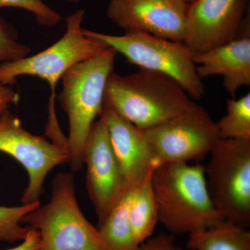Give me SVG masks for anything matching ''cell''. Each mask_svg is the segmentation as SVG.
<instances>
[{
  "instance_id": "cell-1",
  "label": "cell",
  "mask_w": 250,
  "mask_h": 250,
  "mask_svg": "<svg viewBox=\"0 0 250 250\" xmlns=\"http://www.w3.org/2000/svg\"><path fill=\"white\" fill-rule=\"evenodd\" d=\"M151 185L159 223L174 236L189 235L224 220L210 198L201 164H161L153 171Z\"/></svg>"
},
{
  "instance_id": "cell-2",
  "label": "cell",
  "mask_w": 250,
  "mask_h": 250,
  "mask_svg": "<svg viewBox=\"0 0 250 250\" xmlns=\"http://www.w3.org/2000/svg\"><path fill=\"white\" fill-rule=\"evenodd\" d=\"M192 102L174 79L140 68L128 75L112 72L105 88L103 106L146 129L178 116Z\"/></svg>"
},
{
  "instance_id": "cell-3",
  "label": "cell",
  "mask_w": 250,
  "mask_h": 250,
  "mask_svg": "<svg viewBox=\"0 0 250 250\" xmlns=\"http://www.w3.org/2000/svg\"><path fill=\"white\" fill-rule=\"evenodd\" d=\"M117 52L108 47L103 52L76 64L62 77L58 96L69 121L65 142L72 172L83 168V149L92 125L103 108L105 88L113 72Z\"/></svg>"
},
{
  "instance_id": "cell-4",
  "label": "cell",
  "mask_w": 250,
  "mask_h": 250,
  "mask_svg": "<svg viewBox=\"0 0 250 250\" xmlns=\"http://www.w3.org/2000/svg\"><path fill=\"white\" fill-rule=\"evenodd\" d=\"M22 223L38 231L42 250H109L81 210L72 172L54 177L49 201L24 215Z\"/></svg>"
},
{
  "instance_id": "cell-5",
  "label": "cell",
  "mask_w": 250,
  "mask_h": 250,
  "mask_svg": "<svg viewBox=\"0 0 250 250\" xmlns=\"http://www.w3.org/2000/svg\"><path fill=\"white\" fill-rule=\"evenodd\" d=\"M85 36L101 41L139 68L160 72L174 79L192 98L205 95V86L196 71L194 54L184 42L169 40L140 31L124 35L83 29Z\"/></svg>"
},
{
  "instance_id": "cell-6",
  "label": "cell",
  "mask_w": 250,
  "mask_h": 250,
  "mask_svg": "<svg viewBox=\"0 0 250 250\" xmlns=\"http://www.w3.org/2000/svg\"><path fill=\"white\" fill-rule=\"evenodd\" d=\"M85 11L67 16L66 31L57 42L34 56L0 64V84L12 85L18 77L30 75L45 81L50 87L49 115L55 114L56 88L65 72L72 66L103 52L108 46L85 36L82 27Z\"/></svg>"
},
{
  "instance_id": "cell-7",
  "label": "cell",
  "mask_w": 250,
  "mask_h": 250,
  "mask_svg": "<svg viewBox=\"0 0 250 250\" xmlns=\"http://www.w3.org/2000/svg\"><path fill=\"white\" fill-rule=\"evenodd\" d=\"M205 166L215 209L224 220L249 228L250 140L220 139Z\"/></svg>"
},
{
  "instance_id": "cell-8",
  "label": "cell",
  "mask_w": 250,
  "mask_h": 250,
  "mask_svg": "<svg viewBox=\"0 0 250 250\" xmlns=\"http://www.w3.org/2000/svg\"><path fill=\"white\" fill-rule=\"evenodd\" d=\"M143 131L156 167L201 160L220 140L216 123L194 102L178 116Z\"/></svg>"
},
{
  "instance_id": "cell-9",
  "label": "cell",
  "mask_w": 250,
  "mask_h": 250,
  "mask_svg": "<svg viewBox=\"0 0 250 250\" xmlns=\"http://www.w3.org/2000/svg\"><path fill=\"white\" fill-rule=\"evenodd\" d=\"M0 152L14 158L27 171L29 182L22 194V205L40 202L49 172L68 162L65 148L31 134L8 109L0 113Z\"/></svg>"
},
{
  "instance_id": "cell-10",
  "label": "cell",
  "mask_w": 250,
  "mask_h": 250,
  "mask_svg": "<svg viewBox=\"0 0 250 250\" xmlns=\"http://www.w3.org/2000/svg\"><path fill=\"white\" fill-rule=\"evenodd\" d=\"M83 164L87 167L85 188L100 225L129 190L107 126L100 118L92 125L87 138Z\"/></svg>"
},
{
  "instance_id": "cell-11",
  "label": "cell",
  "mask_w": 250,
  "mask_h": 250,
  "mask_svg": "<svg viewBox=\"0 0 250 250\" xmlns=\"http://www.w3.org/2000/svg\"><path fill=\"white\" fill-rule=\"evenodd\" d=\"M248 0H195L188 4L184 43L204 53L239 37Z\"/></svg>"
},
{
  "instance_id": "cell-12",
  "label": "cell",
  "mask_w": 250,
  "mask_h": 250,
  "mask_svg": "<svg viewBox=\"0 0 250 250\" xmlns=\"http://www.w3.org/2000/svg\"><path fill=\"white\" fill-rule=\"evenodd\" d=\"M188 4L184 0H110L106 16L125 31L184 42Z\"/></svg>"
},
{
  "instance_id": "cell-13",
  "label": "cell",
  "mask_w": 250,
  "mask_h": 250,
  "mask_svg": "<svg viewBox=\"0 0 250 250\" xmlns=\"http://www.w3.org/2000/svg\"><path fill=\"white\" fill-rule=\"evenodd\" d=\"M100 118L107 126L113 150L129 190L139 188L156 167L143 129L104 106Z\"/></svg>"
},
{
  "instance_id": "cell-14",
  "label": "cell",
  "mask_w": 250,
  "mask_h": 250,
  "mask_svg": "<svg viewBox=\"0 0 250 250\" xmlns=\"http://www.w3.org/2000/svg\"><path fill=\"white\" fill-rule=\"evenodd\" d=\"M194 62L201 80L221 75L224 88L234 98L241 87L250 85V34L208 52L194 54Z\"/></svg>"
},
{
  "instance_id": "cell-15",
  "label": "cell",
  "mask_w": 250,
  "mask_h": 250,
  "mask_svg": "<svg viewBox=\"0 0 250 250\" xmlns=\"http://www.w3.org/2000/svg\"><path fill=\"white\" fill-rule=\"evenodd\" d=\"M188 236V250H250L248 228L226 220Z\"/></svg>"
},
{
  "instance_id": "cell-16",
  "label": "cell",
  "mask_w": 250,
  "mask_h": 250,
  "mask_svg": "<svg viewBox=\"0 0 250 250\" xmlns=\"http://www.w3.org/2000/svg\"><path fill=\"white\" fill-rule=\"evenodd\" d=\"M136 189H131L110 212L98 229L102 239L109 250H136L129 218V210Z\"/></svg>"
},
{
  "instance_id": "cell-17",
  "label": "cell",
  "mask_w": 250,
  "mask_h": 250,
  "mask_svg": "<svg viewBox=\"0 0 250 250\" xmlns=\"http://www.w3.org/2000/svg\"><path fill=\"white\" fill-rule=\"evenodd\" d=\"M151 177L136 190L130 207V222L135 242L139 246L154 235L156 225L159 223Z\"/></svg>"
},
{
  "instance_id": "cell-18",
  "label": "cell",
  "mask_w": 250,
  "mask_h": 250,
  "mask_svg": "<svg viewBox=\"0 0 250 250\" xmlns=\"http://www.w3.org/2000/svg\"><path fill=\"white\" fill-rule=\"evenodd\" d=\"M220 139L250 140V93L228 98L227 113L216 123Z\"/></svg>"
},
{
  "instance_id": "cell-19",
  "label": "cell",
  "mask_w": 250,
  "mask_h": 250,
  "mask_svg": "<svg viewBox=\"0 0 250 250\" xmlns=\"http://www.w3.org/2000/svg\"><path fill=\"white\" fill-rule=\"evenodd\" d=\"M40 205L41 202L18 207H0V241L14 243L22 241L28 226L21 225L22 219Z\"/></svg>"
},
{
  "instance_id": "cell-20",
  "label": "cell",
  "mask_w": 250,
  "mask_h": 250,
  "mask_svg": "<svg viewBox=\"0 0 250 250\" xmlns=\"http://www.w3.org/2000/svg\"><path fill=\"white\" fill-rule=\"evenodd\" d=\"M31 49L18 41L17 31L0 17V64L15 62L27 57Z\"/></svg>"
},
{
  "instance_id": "cell-21",
  "label": "cell",
  "mask_w": 250,
  "mask_h": 250,
  "mask_svg": "<svg viewBox=\"0 0 250 250\" xmlns=\"http://www.w3.org/2000/svg\"><path fill=\"white\" fill-rule=\"evenodd\" d=\"M16 7L30 11L41 25L53 27L60 22L62 18L42 0H0V8Z\"/></svg>"
},
{
  "instance_id": "cell-22",
  "label": "cell",
  "mask_w": 250,
  "mask_h": 250,
  "mask_svg": "<svg viewBox=\"0 0 250 250\" xmlns=\"http://www.w3.org/2000/svg\"><path fill=\"white\" fill-rule=\"evenodd\" d=\"M136 250H184L176 242L175 236L170 233L153 235L141 243Z\"/></svg>"
},
{
  "instance_id": "cell-23",
  "label": "cell",
  "mask_w": 250,
  "mask_h": 250,
  "mask_svg": "<svg viewBox=\"0 0 250 250\" xmlns=\"http://www.w3.org/2000/svg\"><path fill=\"white\" fill-rule=\"evenodd\" d=\"M6 250H42L40 235L38 231L28 226L25 237L18 246Z\"/></svg>"
},
{
  "instance_id": "cell-24",
  "label": "cell",
  "mask_w": 250,
  "mask_h": 250,
  "mask_svg": "<svg viewBox=\"0 0 250 250\" xmlns=\"http://www.w3.org/2000/svg\"><path fill=\"white\" fill-rule=\"evenodd\" d=\"M20 95L9 85L0 84V113L8 109L11 105H17Z\"/></svg>"
},
{
  "instance_id": "cell-25",
  "label": "cell",
  "mask_w": 250,
  "mask_h": 250,
  "mask_svg": "<svg viewBox=\"0 0 250 250\" xmlns=\"http://www.w3.org/2000/svg\"><path fill=\"white\" fill-rule=\"evenodd\" d=\"M63 1H68V2L71 3H77L79 1H82V0H63Z\"/></svg>"
},
{
  "instance_id": "cell-26",
  "label": "cell",
  "mask_w": 250,
  "mask_h": 250,
  "mask_svg": "<svg viewBox=\"0 0 250 250\" xmlns=\"http://www.w3.org/2000/svg\"><path fill=\"white\" fill-rule=\"evenodd\" d=\"M187 4H190V3H192V1H195V0H184Z\"/></svg>"
}]
</instances>
